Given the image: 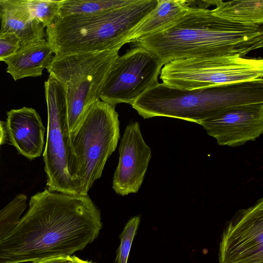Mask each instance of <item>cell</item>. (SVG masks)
Masks as SVG:
<instances>
[{
	"label": "cell",
	"instance_id": "7402d4cb",
	"mask_svg": "<svg viewBox=\"0 0 263 263\" xmlns=\"http://www.w3.org/2000/svg\"><path fill=\"white\" fill-rule=\"evenodd\" d=\"M6 136V130L3 123L0 120V146L5 142Z\"/></svg>",
	"mask_w": 263,
	"mask_h": 263
},
{
	"label": "cell",
	"instance_id": "8fae6325",
	"mask_svg": "<svg viewBox=\"0 0 263 263\" xmlns=\"http://www.w3.org/2000/svg\"><path fill=\"white\" fill-rule=\"evenodd\" d=\"M209 136L222 146L236 147L263 133V103L228 107L201 122Z\"/></svg>",
	"mask_w": 263,
	"mask_h": 263
},
{
	"label": "cell",
	"instance_id": "4fadbf2b",
	"mask_svg": "<svg viewBox=\"0 0 263 263\" xmlns=\"http://www.w3.org/2000/svg\"><path fill=\"white\" fill-rule=\"evenodd\" d=\"M6 130L12 144L30 160L40 157L44 145L45 129L36 111L23 107L7 113Z\"/></svg>",
	"mask_w": 263,
	"mask_h": 263
},
{
	"label": "cell",
	"instance_id": "603a6c76",
	"mask_svg": "<svg viewBox=\"0 0 263 263\" xmlns=\"http://www.w3.org/2000/svg\"><path fill=\"white\" fill-rule=\"evenodd\" d=\"M1 16H2V9H1V8L0 7V21H1Z\"/></svg>",
	"mask_w": 263,
	"mask_h": 263
},
{
	"label": "cell",
	"instance_id": "7a4b0ae2",
	"mask_svg": "<svg viewBox=\"0 0 263 263\" xmlns=\"http://www.w3.org/2000/svg\"><path fill=\"white\" fill-rule=\"evenodd\" d=\"M196 1L174 23L131 43L165 64L178 59L246 56L263 46L262 24L227 20L213 14L210 1Z\"/></svg>",
	"mask_w": 263,
	"mask_h": 263
},
{
	"label": "cell",
	"instance_id": "9a60e30c",
	"mask_svg": "<svg viewBox=\"0 0 263 263\" xmlns=\"http://www.w3.org/2000/svg\"><path fill=\"white\" fill-rule=\"evenodd\" d=\"M53 52L46 40L21 44L17 51L4 62L7 72L14 80L42 75L53 57Z\"/></svg>",
	"mask_w": 263,
	"mask_h": 263
},
{
	"label": "cell",
	"instance_id": "3957f363",
	"mask_svg": "<svg viewBox=\"0 0 263 263\" xmlns=\"http://www.w3.org/2000/svg\"><path fill=\"white\" fill-rule=\"evenodd\" d=\"M157 3L158 0H137L96 13L58 17L46 27V41L57 55L121 48Z\"/></svg>",
	"mask_w": 263,
	"mask_h": 263
},
{
	"label": "cell",
	"instance_id": "e0dca14e",
	"mask_svg": "<svg viewBox=\"0 0 263 263\" xmlns=\"http://www.w3.org/2000/svg\"><path fill=\"white\" fill-rule=\"evenodd\" d=\"M215 7L213 14L230 21L248 24H262L263 0L210 1Z\"/></svg>",
	"mask_w": 263,
	"mask_h": 263
},
{
	"label": "cell",
	"instance_id": "6da1fadb",
	"mask_svg": "<svg viewBox=\"0 0 263 263\" xmlns=\"http://www.w3.org/2000/svg\"><path fill=\"white\" fill-rule=\"evenodd\" d=\"M102 228L100 212L88 195L45 189L31 196L28 211L0 240V263L71 256L92 242Z\"/></svg>",
	"mask_w": 263,
	"mask_h": 263
},
{
	"label": "cell",
	"instance_id": "5bb4252c",
	"mask_svg": "<svg viewBox=\"0 0 263 263\" xmlns=\"http://www.w3.org/2000/svg\"><path fill=\"white\" fill-rule=\"evenodd\" d=\"M0 33L15 35L21 44L45 40V27L34 19L24 0H0Z\"/></svg>",
	"mask_w": 263,
	"mask_h": 263
},
{
	"label": "cell",
	"instance_id": "ac0fdd59",
	"mask_svg": "<svg viewBox=\"0 0 263 263\" xmlns=\"http://www.w3.org/2000/svg\"><path fill=\"white\" fill-rule=\"evenodd\" d=\"M137 0H62L59 16L96 13L132 4Z\"/></svg>",
	"mask_w": 263,
	"mask_h": 263
},
{
	"label": "cell",
	"instance_id": "44dd1931",
	"mask_svg": "<svg viewBox=\"0 0 263 263\" xmlns=\"http://www.w3.org/2000/svg\"><path fill=\"white\" fill-rule=\"evenodd\" d=\"M21 45L18 37L9 33H0V62L12 55Z\"/></svg>",
	"mask_w": 263,
	"mask_h": 263
},
{
	"label": "cell",
	"instance_id": "ffe728a7",
	"mask_svg": "<svg viewBox=\"0 0 263 263\" xmlns=\"http://www.w3.org/2000/svg\"><path fill=\"white\" fill-rule=\"evenodd\" d=\"M140 222V217L136 216L130 219L125 226L120 238V244L117 250V263H127L131 246Z\"/></svg>",
	"mask_w": 263,
	"mask_h": 263
},
{
	"label": "cell",
	"instance_id": "ba28073f",
	"mask_svg": "<svg viewBox=\"0 0 263 263\" xmlns=\"http://www.w3.org/2000/svg\"><path fill=\"white\" fill-rule=\"evenodd\" d=\"M160 78L166 86L192 90L262 78V59L238 55L178 59L162 67Z\"/></svg>",
	"mask_w": 263,
	"mask_h": 263
},
{
	"label": "cell",
	"instance_id": "8992f818",
	"mask_svg": "<svg viewBox=\"0 0 263 263\" xmlns=\"http://www.w3.org/2000/svg\"><path fill=\"white\" fill-rule=\"evenodd\" d=\"M116 106L97 100L89 108L76 129L70 133L78 167L77 195H88L117 147L120 123Z\"/></svg>",
	"mask_w": 263,
	"mask_h": 263
},
{
	"label": "cell",
	"instance_id": "52a82bcc",
	"mask_svg": "<svg viewBox=\"0 0 263 263\" xmlns=\"http://www.w3.org/2000/svg\"><path fill=\"white\" fill-rule=\"evenodd\" d=\"M47 138L43 153L48 189L77 195L78 167L70 141L65 91L52 76L45 82Z\"/></svg>",
	"mask_w": 263,
	"mask_h": 263
},
{
	"label": "cell",
	"instance_id": "277c9868",
	"mask_svg": "<svg viewBox=\"0 0 263 263\" xmlns=\"http://www.w3.org/2000/svg\"><path fill=\"white\" fill-rule=\"evenodd\" d=\"M254 103H263L262 78L192 90L158 82L132 106L144 119L165 117L200 124L225 108Z\"/></svg>",
	"mask_w": 263,
	"mask_h": 263
},
{
	"label": "cell",
	"instance_id": "d6986e66",
	"mask_svg": "<svg viewBox=\"0 0 263 263\" xmlns=\"http://www.w3.org/2000/svg\"><path fill=\"white\" fill-rule=\"evenodd\" d=\"M32 17L45 27L50 25L59 16L60 1L24 0Z\"/></svg>",
	"mask_w": 263,
	"mask_h": 263
},
{
	"label": "cell",
	"instance_id": "2e32d148",
	"mask_svg": "<svg viewBox=\"0 0 263 263\" xmlns=\"http://www.w3.org/2000/svg\"><path fill=\"white\" fill-rule=\"evenodd\" d=\"M195 1L158 0L157 6L128 35L126 44L167 27L185 14Z\"/></svg>",
	"mask_w": 263,
	"mask_h": 263
},
{
	"label": "cell",
	"instance_id": "5b68a950",
	"mask_svg": "<svg viewBox=\"0 0 263 263\" xmlns=\"http://www.w3.org/2000/svg\"><path fill=\"white\" fill-rule=\"evenodd\" d=\"M120 48L54 55L46 69L63 87L69 133L76 129L90 106L100 99L108 72Z\"/></svg>",
	"mask_w": 263,
	"mask_h": 263
},
{
	"label": "cell",
	"instance_id": "7c38bea8",
	"mask_svg": "<svg viewBox=\"0 0 263 263\" xmlns=\"http://www.w3.org/2000/svg\"><path fill=\"white\" fill-rule=\"evenodd\" d=\"M119 161L114 173L112 188L125 196L138 192L143 182L152 156L137 122L126 127L119 147Z\"/></svg>",
	"mask_w": 263,
	"mask_h": 263
},
{
	"label": "cell",
	"instance_id": "30bf717a",
	"mask_svg": "<svg viewBox=\"0 0 263 263\" xmlns=\"http://www.w3.org/2000/svg\"><path fill=\"white\" fill-rule=\"evenodd\" d=\"M219 263H263V199L237 212L223 230Z\"/></svg>",
	"mask_w": 263,
	"mask_h": 263
},
{
	"label": "cell",
	"instance_id": "9c48e42d",
	"mask_svg": "<svg viewBox=\"0 0 263 263\" xmlns=\"http://www.w3.org/2000/svg\"><path fill=\"white\" fill-rule=\"evenodd\" d=\"M164 64L158 58L135 47L119 56L107 73L100 99L113 104L131 105L146 90L158 82Z\"/></svg>",
	"mask_w": 263,
	"mask_h": 263
}]
</instances>
